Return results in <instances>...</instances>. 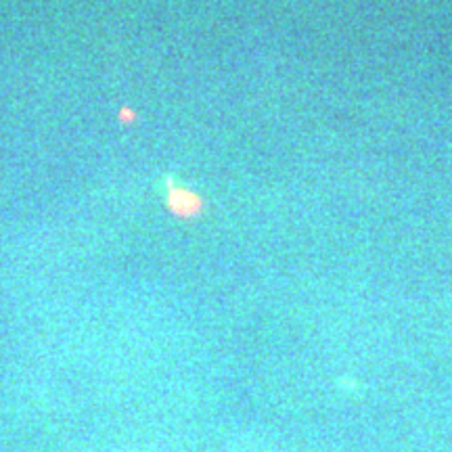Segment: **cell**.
Segmentation results:
<instances>
[{
  "mask_svg": "<svg viewBox=\"0 0 452 452\" xmlns=\"http://www.w3.org/2000/svg\"><path fill=\"white\" fill-rule=\"evenodd\" d=\"M168 205L172 207V212H176L178 216H193L201 209V199L184 189H170Z\"/></svg>",
  "mask_w": 452,
  "mask_h": 452,
  "instance_id": "obj_1",
  "label": "cell"
}]
</instances>
